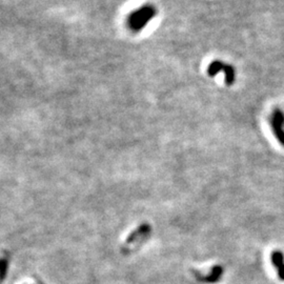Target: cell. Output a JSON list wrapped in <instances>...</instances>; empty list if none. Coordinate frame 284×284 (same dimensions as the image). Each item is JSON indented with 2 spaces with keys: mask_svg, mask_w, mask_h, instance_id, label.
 <instances>
[{
  "mask_svg": "<svg viewBox=\"0 0 284 284\" xmlns=\"http://www.w3.org/2000/svg\"><path fill=\"white\" fill-rule=\"evenodd\" d=\"M272 263L277 270V275L281 281H284V254L281 251L272 253Z\"/></svg>",
  "mask_w": 284,
  "mask_h": 284,
  "instance_id": "obj_1",
  "label": "cell"
}]
</instances>
